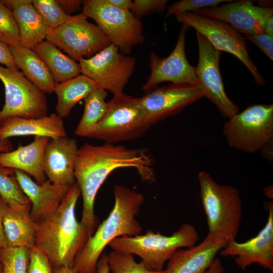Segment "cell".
I'll return each mask as SVG.
<instances>
[{
	"instance_id": "6da1fadb",
	"label": "cell",
	"mask_w": 273,
	"mask_h": 273,
	"mask_svg": "<svg viewBox=\"0 0 273 273\" xmlns=\"http://www.w3.org/2000/svg\"><path fill=\"white\" fill-rule=\"evenodd\" d=\"M153 159L144 149H131L106 143L101 146L85 143L78 148L74 176L82 198L81 224L93 235L98 220L94 203L98 190L108 175L121 168H134L142 180H155Z\"/></svg>"
},
{
	"instance_id": "7a4b0ae2",
	"label": "cell",
	"mask_w": 273,
	"mask_h": 273,
	"mask_svg": "<svg viewBox=\"0 0 273 273\" xmlns=\"http://www.w3.org/2000/svg\"><path fill=\"white\" fill-rule=\"evenodd\" d=\"M80 196L75 181L57 210L36 224L35 248L46 256L52 267H72L76 256L92 235L76 218L75 208Z\"/></svg>"
},
{
	"instance_id": "3957f363",
	"label": "cell",
	"mask_w": 273,
	"mask_h": 273,
	"mask_svg": "<svg viewBox=\"0 0 273 273\" xmlns=\"http://www.w3.org/2000/svg\"><path fill=\"white\" fill-rule=\"evenodd\" d=\"M114 194L115 203L109 216L88 238L74 260L72 268L75 273H96L98 261L112 241L123 236L141 234L142 229L135 216L144 196L120 185H115Z\"/></svg>"
},
{
	"instance_id": "277c9868",
	"label": "cell",
	"mask_w": 273,
	"mask_h": 273,
	"mask_svg": "<svg viewBox=\"0 0 273 273\" xmlns=\"http://www.w3.org/2000/svg\"><path fill=\"white\" fill-rule=\"evenodd\" d=\"M199 239L195 228L184 223L170 236L149 230L144 235L116 238L108 246L113 250L139 256L149 269L159 271L177 250L192 247Z\"/></svg>"
},
{
	"instance_id": "5b68a950",
	"label": "cell",
	"mask_w": 273,
	"mask_h": 273,
	"mask_svg": "<svg viewBox=\"0 0 273 273\" xmlns=\"http://www.w3.org/2000/svg\"><path fill=\"white\" fill-rule=\"evenodd\" d=\"M202 204L205 213L208 234L236 241L242 218V202L238 190L215 181L207 172L198 175Z\"/></svg>"
},
{
	"instance_id": "8992f818",
	"label": "cell",
	"mask_w": 273,
	"mask_h": 273,
	"mask_svg": "<svg viewBox=\"0 0 273 273\" xmlns=\"http://www.w3.org/2000/svg\"><path fill=\"white\" fill-rule=\"evenodd\" d=\"M223 132L230 147L246 153L273 142V104H254L229 118Z\"/></svg>"
},
{
	"instance_id": "52a82bcc",
	"label": "cell",
	"mask_w": 273,
	"mask_h": 273,
	"mask_svg": "<svg viewBox=\"0 0 273 273\" xmlns=\"http://www.w3.org/2000/svg\"><path fill=\"white\" fill-rule=\"evenodd\" d=\"M149 128L140 99L123 93L108 103L105 116L89 138L114 144L135 139Z\"/></svg>"
},
{
	"instance_id": "ba28073f",
	"label": "cell",
	"mask_w": 273,
	"mask_h": 273,
	"mask_svg": "<svg viewBox=\"0 0 273 273\" xmlns=\"http://www.w3.org/2000/svg\"><path fill=\"white\" fill-rule=\"evenodd\" d=\"M82 10L122 54L128 55L133 47L145 42L142 23L130 11L118 9L104 0H85Z\"/></svg>"
},
{
	"instance_id": "9c48e42d",
	"label": "cell",
	"mask_w": 273,
	"mask_h": 273,
	"mask_svg": "<svg viewBox=\"0 0 273 273\" xmlns=\"http://www.w3.org/2000/svg\"><path fill=\"white\" fill-rule=\"evenodd\" d=\"M0 80L5 96V104L0 111V126L10 118H35L48 115L46 94L21 71L0 65Z\"/></svg>"
},
{
	"instance_id": "30bf717a",
	"label": "cell",
	"mask_w": 273,
	"mask_h": 273,
	"mask_svg": "<svg viewBox=\"0 0 273 273\" xmlns=\"http://www.w3.org/2000/svg\"><path fill=\"white\" fill-rule=\"evenodd\" d=\"M176 20L194 28L217 50L229 53L239 59L248 69L256 84L262 86L265 80L249 56L244 36L228 24L195 13H177Z\"/></svg>"
},
{
	"instance_id": "8fae6325",
	"label": "cell",
	"mask_w": 273,
	"mask_h": 273,
	"mask_svg": "<svg viewBox=\"0 0 273 273\" xmlns=\"http://www.w3.org/2000/svg\"><path fill=\"white\" fill-rule=\"evenodd\" d=\"M46 39L76 61L89 58L111 43L102 30L89 22L82 12L72 15L61 26L50 29Z\"/></svg>"
},
{
	"instance_id": "7c38bea8",
	"label": "cell",
	"mask_w": 273,
	"mask_h": 273,
	"mask_svg": "<svg viewBox=\"0 0 273 273\" xmlns=\"http://www.w3.org/2000/svg\"><path fill=\"white\" fill-rule=\"evenodd\" d=\"M81 74L95 81L100 87L113 96L123 94L132 76L136 59L121 53L113 43L88 59L78 61Z\"/></svg>"
},
{
	"instance_id": "4fadbf2b",
	"label": "cell",
	"mask_w": 273,
	"mask_h": 273,
	"mask_svg": "<svg viewBox=\"0 0 273 273\" xmlns=\"http://www.w3.org/2000/svg\"><path fill=\"white\" fill-rule=\"evenodd\" d=\"M198 47V62L195 68L198 83L207 98L221 115L230 118L239 112V108L227 96L219 70L221 52L216 50L202 34L196 32Z\"/></svg>"
},
{
	"instance_id": "5bb4252c",
	"label": "cell",
	"mask_w": 273,
	"mask_h": 273,
	"mask_svg": "<svg viewBox=\"0 0 273 273\" xmlns=\"http://www.w3.org/2000/svg\"><path fill=\"white\" fill-rule=\"evenodd\" d=\"M204 97V90L198 83H170L157 87L140 99L146 123L150 127L180 112Z\"/></svg>"
},
{
	"instance_id": "9a60e30c",
	"label": "cell",
	"mask_w": 273,
	"mask_h": 273,
	"mask_svg": "<svg viewBox=\"0 0 273 273\" xmlns=\"http://www.w3.org/2000/svg\"><path fill=\"white\" fill-rule=\"evenodd\" d=\"M189 28L183 24L176 44L168 56L161 58L153 52L150 53L151 73L143 86L144 92H148L165 82L173 84L198 83L195 68L189 63L186 54V32Z\"/></svg>"
},
{
	"instance_id": "2e32d148",
	"label": "cell",
	"mask_w": 273,
	"mask_h": 273,
	"mask_svg": "<svg viewBox=\"0 0 273 273\" xmlns=\"http://www.w3.org/2000/svg\"><path fill=\"white\" fill-rule=\"evenodd\" d=\"M232 2L195 13L224 22L244 35L264 32L266 22L273 16L272 8L255 6L248 0Z\"/></svg>"
},
{
	"instance_id": "e0dca14e",
	"label": "cell",
	"mask_w": 273,
	"mask_h": 273,
	"mask_svg": "<svg viewBox=\"0 0 273 273\" xmlns=\"http://www.w3.org/2000/svg\"><path fill=\"white\" fill-rule=\"evenodd\" d=\"M268 216L264 227L254 237L246 242L234 241L228 243L220 251L223 256L235 257L237 265L242 269L258 263L273 270V203L268 205Z\"/></svg>"
},
{
	"instance_id": "ac0fdd59",
	"label": "cell",
	"mask_w": 273,
	"mask_h": 273,
	"mask_svg": "<svg viewBox=\"0 0 273 273\" xmlns=\"http://www.w3.org/2000/svg\"><path fill=\"white\" fill-rule=\"evenodd\" d=\"M228 244L225 239L208 234L198 245L177 250L168 260L164 273H204Z\"/></svg>"
},
{
	"instance_id": "d6986e66",
	"label": "cell",
	"mask_w": 273,
	"mask_h": 273,
	"mask_svg": "<svg viewBox=\"0 0 273 273\" xmlns=\"http://www.w3.org/2000/svg\"><path fill=\"white\" fill-rule=\"evenodd\" d=\"M14 171L21 188L31 202L29 215L36 224L57 210L70 187L53 183L48 179L39 184L27 174L18 170Z\"/></svg>"
},
{
	"instance_id": "ffe728a7",
	"label": "cell",
	"mask_w": 273,
	"mask_h": 273,
	"mask_svg": "<svg viewBox=\"0 0 273 273\" xmlns=\"http://www.w3.org/2000/svg\"><path fill=\"white\" fill-rule=\"evenodd\" d=\"M78 148L75 139L67 136L50 139L46 148L43 169L51 182L71 187L76 181L74 164Z\"/></svg>"
},
{
	"instance_id": "44dd1931",
	"label": "cell",
	"mask_w": 273,
	"mask_h": 273,
	"mask_svg": "<svg viewBox=\"0 0 273 273\" xmlns=\"http://www.w3.org/2000/svg\"><path fill=\"white\" fill-rule=\"evenodd\" d=\"M50 138L36 136L34 141L16 150L0 154V165L21 171L34 178L39 184L47 179L44 172V152Z\"/></svg>"
},
{
	"instance_id": "7402d4cb",
	"label": "cell",
	"mask_w": 273,
	"mask_h": 273,
	"mask_svg": "<svg viewBox=\"0 0 273 273\" xmlns=\"http://www.w3.org/2000/svg\"><path fill=\"white\" fill-rule=\"evenodd\" d=\"M2 1L14 16L20 34V46L33 49L46 38L50 29L33 6L31 0Z\"/></svg>"
},
{
	"instance_id": "603a6c76",
	"label": "cell",
	"mask_w": 273,
	"mask_h": 273,
	"mask_svg": "<svg viewBox=\"0 0 273 273\" xmlns=\"http://www.w3.org/2000/svg\"><path fill=\"white\" fill-rule=\"evenodd\" d=\"M63 119L56 113L42 117L10 118L0 126V138L34 135L58 139L67 136Z\"/></svg>"
},
{
	"instance_id": "cb8c5ba5",
	"label": "cell",
	"mask_w": 273,
	"mask_h": 273,
	"mask_svg": "<svg viewBox=\"0 0 273 273\" xmlns=\"http://www.w3.org/2000/svg\"><path fill=\"white\" fill-rule=\"evenodd\" d=\"M9 49L17 67L29 81L45 94L54 92L55 82L51 74L33 49L21 46Z\"/></svg>"
},
{
	"instance_id": "d4e9b609",
	"label": "cell",
	"mask_w": 273,
	"mask_h": 273,
	"mask_svg": "<svg viewBox=\"0 0 273 273\" xmlns=\"http://www.w3.org/2000/svg\"><path fill=\"white\" fill-rule=\"evenodd\" d=\"M98 87L95 81L82 74L65 81L55 83L54 92L57 97L56 114L63 119L67 117L80 101L84 99Z\"/></svg>"
},
{
	"instance_id": "484cf974",
	"label": "cell",
	"mask_w": 273,
	"mask_h": 273,
	"mask_svg": "<svg viewBox=\"0 0 273 273\" xmlns=\"http://www.w3.org/2000/svg\"><path fill=\"white\" fill-rule=\"evenodd\" d=\"M43 61L55 83H59L81 74L79 63L63 53L48 40H43L33 49Z\"/></svg>"
},
{
	"instance_id": "4316f807",
	"label": "cell",
	"mask_w": 273,
	"mask_h": 273,
	"mask_svg": "<svg viewBox=\"0 0 273 273\" xmlns=\"http://www.w3.org/2000/svg\"><path fill=\"white\" fill-rule=\"evenodd\" d=\"M7 246L35 248L36 224L29 214H23L7 207L3 219Z\"/></svg>"
},
{
	"instance_id": "83f0119b",
	"label": "cell",
	"mask_w": 273,
	"mask_h": 273,
	"mask_svg": "<svg viewBox=\"0 0 273 273\" xmlns=\"http://www.w3.org/2000/svg\"><path fill=\"white\" fill-rule=\"evenodd\" d=\"M107 95V91L98 87L84 99V111L75 130L76 135L90 137L107 112L108 103L105 99Z\"/></svg>"
},
{
	"instance_id": "f1b7e54d",
	"label": "cell",
	"mask_w": 273,
	"mask_h": 273,
	"mask_svg": "<svg viewBox=\"0 0 273 273\" xmlns=\"http://www.w3.org/2000/svg\"><path fill=\"white\" fill-rule=\"evenodd\" d=\"M0 197L12 210L29 214L31 202L21 188L14 169L1 165Z\"/></svg>"
},
{
	"instance_id": "f546056e",
	"label": "cell",
	"mask_w": 273,
	"mask_h": 273,
	"mask_svg": "<svg viewBox=\"0 0 273 273\" xmlns=\"http://www.w3.org/2000/svg\"><path fill=\"white\" fill-rule=\"evenodd\" d=\"M31 250L25 247H6L0 251L2 273H28Z\"/></svg>"
},
{
	"instance_id": "4dcf8cb0",
	"label": "cell",
	"mask_w": 273,
	"mask_h": 273,
	"mask_svg": "<svg viewBox=\"0 0 273 273\" xmlns=\"http://www.w3.org/2000/svg\"><path fill=\"white\" fill-rule=\"evenodd\" d=\"M108 256L110 271L112 273H164L149 269L141 261L136 262L133 255L121 251L112 250Z\"/></svg>"
},
{
	"instance_id": "1f68e13d",
	"label": "cell",
	"mask_w": 273,
	"mask_h": 273,
	"mask_svg": "<svg viewBox=\"0 0 273 273\" xmlns=\"http://www.w3.org/2000/svg\"><path fill=\"white\" fill-rule=\"evenodd\" d=\"M32 3L50 29L61 26L72 17L63 11L56 0H32Z\"/></svg>"
},
{
	"instance_id": "d6a6232c",
	"label": "cell",
	"mask_w": 273,
	"mask_h": 273,
	"mask_svg": "<svg viewBox=\"0 0 273 273\" xmlns=\"http://www.w3.org/2000/svg\"><path fill=\"white\" fill-rule=\"evenodd\" d=\"M0 42L8 47L20 45L19 29L13 14L2 1H0Z\"/></svg>"
},
{
	"instance_id": "836d02e7",
	"label": "cell",
	"mask_w": 273,
	"mask_h": 273,
	"mask_svg": "<svg viewBox=\"0 0 273 273\" xmlns=\"http://www.w3.org/2000/svg\"><path fill=\"white\" fill-rule=\"evenodd\" d=\"M231 2V0H181L167 7L165 17L168 18L177 13H195L201 9L220 5L224 2Z\"/></svg>"
},
{
	"instance_id": "e575fe53",
	"label": "cell",
	"mask_w": 273,
	"mask_h": 273,
	"mask_svg": "<svg viewBox=\"0 0 273 273\" xmlns=\"http://www.w3.org/2000/svg\"><path fill=\"white\" fill-rule=\"evenodd\" d=\"M167 0H134L131 12L140 20L143 17L154 13H162L167 8Z\"/></svg>"
},
{
	"instance_id": "d590c367",
	"label": "cell",
	"mask_w": 273,
	"mask_h": 273,
	"mask_svg": "<svg viewBox=\"0 0 273 273\" xmlns=\"http://www.w3.org/2000/svg\"><path fill=\"white\" fill-rule=\"evenodd\" d=\"M52 266L46 256L36 248L31 250L28 273H52Z\"/></svg>"
},
{
	"instance_id": "8d00e7d4",
	"label": "cell",
	"mask_w": 273,
	"mask_h": 273,
	"mask_svg": "<svg viewBox=\"0 0 273 273\" xmlns=\"http://www.w3.org/2000/svg\"><path fill=\"white\" fill-rule=\"evenodd\" d=\"M246 40L252 42L270 60H273V37L265 33L244 35Z\"/></svg>"
},
{
	"instance_id": "74e56055",
	"label": "cell",
	"mask_w": 273,
	"mask_h": 273,
	"mask_svg": "<svg viewBox=\"0 0 273 273\" xmlns=\"http://www.w3.org/2000/svg\"><path fill=\"white\" fill-rule=\"evenodd\" d=\"M63 11L68 15L80 10L84 3L82 0H56Z\"/></svg>"
},
{
	"instance_id": "f35d334b",
	"label": "cell",
	"mask_w": 273,
	"mask_h": 273,
	"mask_svg": "<svg viewBox=\"0 0 273 273\" xmlns=\"http://www.w3.org/2000/svg\"><path fill=\"white\" fill-rule=\"evenodd\" d=\"M1 64L4 65L9 68L19 70L14 62L9 47L2 42H0Z\"/></svg>"
},
{
	"instance_id": "ab89813d",
	"label": "cell",
	"mask_w": 273,
	"mask_h": 273,
	"mask_svg": "<svg viewBox=\"0 0 273 273\" xmlns=\"http://www.w3.org/2000/svg\"><path fill=\"white\" fill-rule=\"evenodd\" d=\"M8 206L0 197V251L7 247V241L4 229V216Z\"/></svg>"
},
{
	"instance_id": "60d3db41",
	"label": "cell",
	"mask_w": 273,
	"mask_h": 273,
	"mask_svg": "<svg viewBox=\"0 0 273 273\" xmlns=\"http://www.w3.org/2000/svg\"><path fill=\"white\" fill-rule=\"evenodd\" d=\"M107 4L120 10L130 11L132 7L133 1L131 0H104Z\"/></svg>"
},
{
	"instance_id": "b9f144b4",
	"label": "cell",
	"mask_w": 273,
	"mask_h": 273,
	"mask_svg": "<svg viewBox=\"0 0 273 273\" xmlns=\"http://www.w3.org/2000/svg\"><path fill=\"white\" fill-rule=\"evenodd\" d=\"M110 271L107 254H103L98 261L96 273H110Z\"/></svg>"
},
{
	"instance_id": "7bdbcfd3",
	"label": "cell",
	"mask_w": 273,
	"mask_h": 273,
	"mask_svg": "<svg viewBox=\"0 0 273 273\" xmlns=\"http://www.w3.org/2000/svg\"><path fill=\"white\" fill-rule=\"evenodd\" d=\"M224 268L219 259L215 258L204 273H224Z\"/></svg>"
},
{
	"instance_id": "ee69618b",
	"label": "cell",
	"mask_w": 273,
	"mask_h": 273,
	"mask_svg": "<svg viewBox=\"0 0 273 273\" xmlns=\"http://www.w3.org/2000/svg\"><path fill=\"white\" fill-rule=\"evenodd\" d=\"M13 150V145L9 139L0 138V154Z\"/></svg>"
},
{
	"instance_id": "f6af8a7d",
	"label": "cell",
	"mask_w": 273,
	"mask_h": 273,
	"mask_svg": "<svg viewBox=\"0 0 273 273\" xmlns=\"http://www.w3.org/2000/svg\"><path fill=\"white\" fill-rule=\"evenodd\" d=\"M264 32L273 37V16L268 19L265 24Z\"/></svg>"
},
{
	"instance_id": "bcb514c9",
	"label": "cell",
	"mask_w": 273,
	"mask_h": 273,
	"mask_svg": "<svg viewBox=\"0 0 273 273\" xmlns=\"http://www.w3.org/2000/svg\"><path fill=\"white\" fill-rule=\"evenodd\" d=\"M263 156L269 160L272 158V143L269 144L261 150Z\"/></svg>"
},
{
	"instance_id": "7dc6e473",
	"label": "cell",
	"mask_w": 273,
	"mask_h": 273,
	"mask_svg": "<svg viewBox=\"0 0 273 273\" xmlns=\"http://www.w3.org/2000/svg\"><path fill=\"white\" fill-rule=\"evenodd\" d=\"M52 273H75L72 267H53Z\"/></svg>"
},
{
	"instance_id": "c3c4849f",
	"label": "cell",
	"mask_w": 273,
	"mask_h": 273,
	"mask_svg": "<svg viewBox=\"0 0 273 273\" xmlns=\"http://www.w3.org/2000/svg\"><path fill=\"white\" fill-rule=\"evenodd\" d=\"M259 6L264 8H272V1H259L258 2Z\"/></svg>"
},
{
	"instance_id": "681fc988",
	"label": "cell",
	"mask_w": 273,
	"mask_h": 273,
	"mask_svg": "<svg viewBox=\"0 0 273 273\" xmlns=\"http://www.w3.org/2000/svg\"><path fill=\"white\" fill-rule=\"evenodd\" d=\"M265 194L268 196V197H271V187L269 186L267 187L265 190Z\"/></svg>"
},
{
	"instance_id": "f907efd6",
	"label": "cell",
	"mask_w": 273,
	"mask_h": 273,
	"mask_svg": "<svg viewBox=\"0 0 273 273\" xmlns=\"http://www.w3.org/2000/svg\"><path fill=\"white\" fill-rule=\"evenodd\" d=\"M0 273H2V265L0 260Z\"/></svg>"
}]
</instances>
